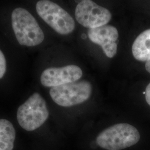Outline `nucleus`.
I'll list each match as a JSON object with an SVG mask.
<instances>
[{
  "label": "nucleus",
  "instance_id": "20e7f679",
  "mask_svg": "<svg viewBox=\"0 0 150 150\" xmlns=\"http://www.w3.org/2000/svg\"><path fill=\"white\" fill-rule=\"evenodd\" d=\"M36 9L43 21L60 35H68L74 30L75 23L73 18L57 4L47 0L39 1Z\"/></svg>",
  "mask_w": 150,
  "mask_h": 150
},
{
  "label": "nucleus",
  "instance_id": "1a4fd4ad",
  "mask_svg": "<svg viewBox=\"0 0 150 150\" xmlns=\"http://www.w3.org/2000/svg\"><path fill=\"white\" fill-rule=\"evenodd\" d=\"M134 58L140 61L150 59V29L142 32L134 40L132 47Z\"/></svg>",
  "mask_w": 150,
  "mask_h": 150
},
{
  "label": "nucleus",
  "instance_id": "9d476101",
  "mask_svg": "<svg viewBox=\"0 0 150 150\" xmlns=\"http://www.w3.org/2000/svg\"><path fill=\"white\" fill-rule=\"evenodd\" d=\"M16 138V131L10 121L0 119V150H12Z\"/></svg>",
  "mask_w": 150,
  "mask_h": 150
},
{
  "label": "nucleus",
  "instance_id": "f03ea898",
  "mask_svg": "<svg viewBox=\"0 0 150 150\" xmlns=\"http://www.w3.org/2000/svg\"><path fill=\"white\" fill-rule=\"evenodd\" d=\"M139 131L129 123H118L105 129L97 137V145L107 150H121L136 144Z\"/></svg>",
  "mask_w": 150,
  "mask_h": 150
},
{
  "label": "nucleus",
  "instance_id": "423d86ee",
  "mask_svg": "<svg viewBox=\"0 0 150 150\" xmlns=\"http://www.w3.org/2000/svg\"><path fill=\"white\" fill-rule=\"evenodd\" d=\"M75 17L81 25L92 29L106 25L111 19V14L106 8L93 1L84 0L76 6Z\"/></svg>",
  "mask_w": 150,
  "mask_h": 150
},
{
  "label": "nucleus",
  "instance_id": "39448f33",
  "mask_svg": "<svg viewBox=\"0 0 150 150\" xmlns=\"http://www.w3.org/2000/svg\"><path fill=\"white\" fill-rule=\"evenodd\" d=\"M92 86L81 81L52 87L50 95L54 102L62 107H71L86 101L91 96Z\"/></svg>",
  "mask_w": 150,
  "mask_h": 150
},
{
  "label": "nucleus",
  "instance_id": "7ed1b4c3",
  "mask_svg": "<svg viewBox=\"0 0 150 150\" xmlns=\"http://www.w3.org/2000/svg\"><path fill=\"white\" fill-rule=\"evenodd\" d=\"M48 116L46 101L38 92H35L22 104L17 112L18 122L27 131H32L41 127Z\"/></svg>",
  "mask_w": 150,
  "mask_h": 150
},
{
  "label": "nucleus",
  "instance_id": "ddd939ff",
  "mask_svg": "<svg viewBox=\"0 0 150 150\" xmlns=\"http://www.w3.org/2000/svg\"><path fill=\"white\" fill-rule=\"evenodd\" d=\"M145 68L147 70V71L150 73V59L146 62L145 64Z\"/></svg>",
  "mask_w": 150,
  "mask_h": 150
},
{
  "label": "nucleus",
  "instance_id": "f8f14e48",
  "mask_svg": "<svg viewBox=\"0 0 150 150\" xmlns=\"http://www.w3.org/2000/svg\"><path fill=\"white\" fill-rule=\"evenodd\" d=\"M145 93L146 102L150 106V83L147 86Z\"/></svg>",
  "mask_w": 150,
  "mask_h": 150
},
{
  "label": "nucleus",
  "instance_id": "6e6552de",
  "mask_svg": "<svg viewBox=\"0 0 150 150\" xmlns=\"http://www.w3.org/2000/svg\"><path fill=\"white\" fill-rule=\"evenodd\" d=\"M88 36L93 43L102 47L103 52L108 58H112L117 53L118 32L116 28L111 25L90 29Z\"/></svg>",
  "mask_w": 150,
  "mask_h": 150
},
{
  "label": "nucleus",
  "instance_id": "9b49d317",
  "mask_svg": "<svg viewBox=\"0 0 150 150\" xmlns=\"http://www.w3.org/2000/svg\"><path fill=\"white\" fill-rule=\"evenodd\" d=\"M6 71V60L4 54L0 50V79L5 74Z\"/></svg>",
  "mask_w": 150,
  "mask_h": 150
},
{
  "label": "nucleus",
  "instance_id": "f257e3e1",
  "mask_svg": "<svg viewBox=\"0 0 150 150\" xmlns=\"http://www.w3.org/2000/svg\"><path fill=\"white\" fill-rule=\"evenodd\" d=\"M11 22L16 39L21 45L33 47L43 42V31L35 17L26 9L17 7L13 10Z\"/></svg>",
  "mask_w": 150,
  "mask_h": 150
},
{
  "label": "nucleus",
  "instance_id": "0eeeda50",
  "mask_svg": "<svg viewBox=\"0 0 150 150\" xmlns=\"http://www.w3.org/2000/svg\"><path fill=\"white\" fill-rule=\"evenodd\" d=\"M82 71L76 65H67L62 67H51L44 70L41 75L40 81L45 87H54L80 79Z\"/></svg>",
  "mask_w": 150,
  "mask_h": 150
}]
</instances>
